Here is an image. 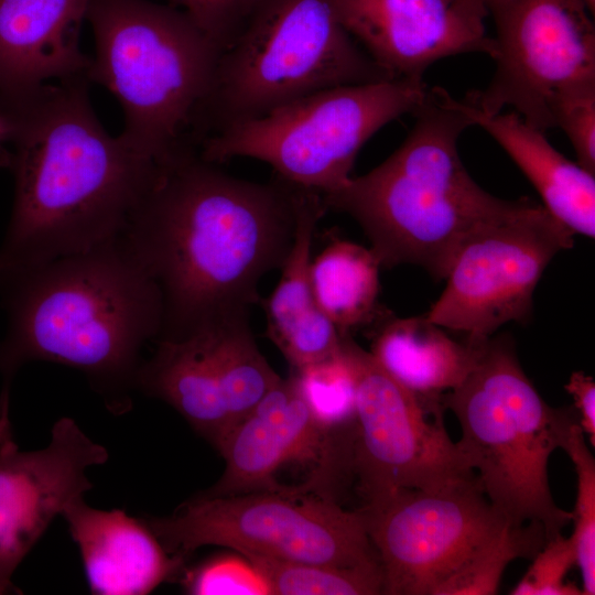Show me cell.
Listing matches in <instances>:
<instances>
[{
    "instance_id": "cell-25",
    "label": "cell",
    "mask_w": 595,
    "mask_h": 595,
    "mask_svg": "<svg viewBox=\"0 0 595 595\" xmlns=\"http://www.w3.org/2000/svg\"><path fill=\"white\" fill-rule=\"evenodd\" d=\"M545 541L540 523L515 526L508 522L447 577L433 595L497 594L506 567L516 559H532Z\"/></svg>"
},
{
    "instance_id": "cell-7",
    "label": "cell",
    "mask_w": 595,
    "mask_h": 595,
    "mask_svg": "<svg viewBox=\"0 0 595 595\" xmlns=\"http://www.w3.org/2000/svg\"><path fill=\"white\" fill-rule=\"evenodd\" d=\"M389 79L340 24L333 0H259L219 55L199 145L315 91Z\"/></svg>"
},
{
    "instance_id": "cell-31",
    "label": "cell",
    "mask_w": 595,
    "mask_h": 595,
    "mask_svg": "<svg viewBox=\"0 0 595 595\" xmlns=\"http://www.w3.org/2000/svg\"><path fill=\"white\" fill-rule=\"evenodd\" d=\"M259 0H170L223 51L237 36Z\"/></svg>"
},
{
    "instance_id": "cell-26",
    "label": "cell",
    "mask_w": 595,
    "mask_h": 595,
    "mask_svg": "<svg viewBox=\"0 0 595 595\" xmlns=\"http://www.w3.org/2000/svg\"><path fill=\"white\" fill-rule=\"evenodd\" d=\"M292 376L316 424L325 432L354 430L356 374L342 343L340 351L293 369Z\"/></svg>"
},
{
    "instance_id": "cell-1",
    "label": "cell",
    "mask_w": 595,
    "mask_h": 595,
    "mask_svg": "<svg viewBox=\"0 0 595 595\" xmlns=\"http://www.w3.org/2000/svg\"><path fill=\"white\" fill-rule=\"evenodd\" d=\"M305 190L277 175L267 183L235 177L196 148L160 161L120 237L159 288L155 340L250 314L260 281L291 249Z\"/></svg>"
},
{
    "instance_id": "cell-2",
    "label": "cell",
    "mask_w": 595,
    "mask_h": 595,
    "mask_svg": "<svg viewBox=\"0 0 595 595\" xmlns=\"http://www.w3.org/2000/svg\"><path fill=\"white\" fill-rule=\"evenodd\" d=\"M89 83L51 82L4 100L14 199L0 281L119 239L153 183L160 161L106 131Z\"/></svg>"
},
{
    "instance_id": "cell-19",
    "label": "cell",
    "mask_w": 595,
    "mask_h": 595,
    "mask_svg": "<svg viewBox=\"0 0 595 595\" xmlns=\"http://www.w3.org/2000/svg\"><path fill=\"white\" fill-rule=\"evenodd\" d=\"M62 516L77 544L93 594L145 595L171 578L184 560L169 553L144 519L121 509L71 501Z\"/></svg>"
},
{
    "instance_id": "cell-24",
    "label": "cell",
    "mask_w": 595,
    "mask_h": 595,
    "mask_svg": "<svg viewBox=\"0 0 595 595\" xmlns=\"http://www.w3.org/2000/svg\"><path fill=\"white\" fill-rule=\"evenodd\" d=\"M240 554L264 576L272 595H375L383 591L380 564L342 567Z\"/></svg>"
},
{
    "instance_id": "cell-35",
    "label": "cell",
    "mask_w": 595,
    "mask_h": 595,
    "mask_svg": "<svg viewBox=\"0 0 595 595\" xmlns=\"http://www.w3.org/2000/svg\"><path fill=\"white\" fill-rule=\"evenodd\" d=\"M591 12V14H594L595 12V0H583Z\"/></svg>"
},
{
    "instance_id": "cell-34",
    "label": "cell",
    "mask_w": 595,
    "mask_h": 595,
    "mask_svg": "<svg viewBox=\"0 0 595 595\" xmlns=\"http://www.w3.org/2000/svg\"><path fill=\"white\" fill-rule=\"evenodd\" d=\"M470 15L483 20L488 15V6L491 0H455Z\"/></svg>"
},
{
    "instance_id": "cell-4",
    "label": "cell",
    "mask_w": 595,
    "mask_h": 595,
    "mask_svg": "<svg viewBox=\"0 0 595 595\" xmlns=\"http://www.w3.org/2000/svg\"><path fill=\"white\" fill-rule=\"evenodd\" d=\"M412 115V129L389 158L322 197L326 210L359 224L381 268L410 263L444 280L469 231L520 199L491 195L465 169L457 144L473 122L459 100L429 87Z\"/></svg>"
},
{
    "instance_id": "cell-12",
    "label": "cell",
    "mask_w": 595,
    "mask_h": 595,
    "mask_svg": "<svg viewBox=\"0 0 595 595\" xmlns=\"http://www.w3.org/2000/svg\"><path fill=\"white\" fill-rule=\"evenodd\" d=\"M356 374L353 476L365 502L399 489H439L474 476L444 426L443 403L394 380L351 335L342 336Z\"/></svg>"
},
{
    "instance_id": "cell-17",
    "label": "cell",
    "mask_w": 595,
    "mask_h": 595,
    "mask_svg": "<svg viewBox=\"0 0 595 595\" xmlns=\"http://www.w3.org/2000/svg\"><path fill=\"white\" fill-rule=\"evenodd\" d=\"M337 18L368 56L393 78L423 79L435 62L495 53L484 21L455 0H333Z\"/></svg>"
},
{
    "instance_id": "cell-33",
    "label": "cell",
    "mask_w": 595,
    "mask_h": 595,
    "mask_svg": "<svg viewBox=\"0 0 595 595\" xmlns=\"http://www.w3.org/2000/svg\"><path fill=\"white\" fill-rule=\"evenodd\" d=\"M9 127L8 122L0 111V167H9L11 152L9 149Z\"/></svg>"
},
{
    "instance_id": "cell-18",
    "label": "cell",
    "mask_w": 595,
    "mask_h": 595,
    "mask_svg": "<svg viewBox=\"0 0 595 595\" xmlns=\"http://www.w3.org/2000/svg\"><path fill=\"white\" fill-rule=\"evenodd\" d=\"M91 0H0V94L3 100L40 86L87 76L91 58L79 30Z\"/></svg>"
},
{
    "instance_id": "cell-6",
    "label": "cell",
    "mask_w": 595,
    "mask_h": 595,
    "mask_svg": "<svg viewBox=\"0 0 595 595\" xmlns=\"http://www.w3.org/2000/svg\"><path fill=\"white\" fill-rule=\"evenodd\" d=\"M457 419V443L489 502L511 524L537 522L547 539L572 521L551 494L549 461L577 422L570 408L549 405L524 374L511 338L485 339L478 360L442 397Z\"/></svg>"
},
{
    "instance_id": "cell-10",
    "label": "cell",
    "mask_w": 595,
    "mask_h": 595,
    "mask_svg": "<svg viewBox=\"0 0 595 595\" xmlns=\"http://www.w3.org/2000/svg\"><path fill=\"white\" fill-rule=\"evenodd\" d=\"M574 235L541 204L520 198L465 237L425 317L474 339L509 322L528 323L542 273L556 253L573 247Z\"/></svg>"
},
{
    "instance_id": "cell-21",
    "label": "cell",
    "mask_w": 595,
    "mask_h": 595,
    "mask_svg": "<svg viewBox=\"0 0 595 595\" xmlns=\"http://www.w3.org/2000/svg\"><path fill=\"white\" fill-rule=\"evenodd\" d=\"M459 102L473 126L496 140L531 182L542 206L574 234L594 238V174L566 159L517 112L487 115L465 99Z\"/></svg>"
},
{
    "instance_id": "cell-22",
    "label": "cell",
    "mask_w": 595,
    "mask_h": 595,
    "mask_svg": "<svg viewBox=\"0 0 595 595\" xmlns=\"http://www.w3.org/2000/svg\"><path fill=\"white\" fill-rule=\"evenodd\" d=\"M485 339L457 342L425 315L394 317L378 328L370 354L420 399L442 403V397L470 374Z\"/></svg>"
},
{
    "instance_id": "cell-32",
    "label": "cell",
    "mask_w": 595,
    "mask_h": 595,
    "mask_svg": "<svg viewBox=\"0 0 595 595\" xmlns=\"http://www.w3.org/2000/svg\"><path fill=\"white\" fill-rule=\"evenodd\" d=\"M574 401L577 424L592 447L595 446V382L584 371H574L564 386Z\"/></svg>"
},
{
    "instance_id": "cell-13",
    "label": "cell",
    "mask_w": 595,
    "mask_h": 595,
    "mask_svg": "<svg viewBox=\"0 0 595 595\" xmlns=\"http://www.w3.org/2000/svg\"><path fill=\"white\" fill-rule=\"evenodd\" d=\"M358 510L388 595H433L508 523L475 476L439 489H399Z\"/></svg>"
},
{
    "instance_id": "cell-16",
    "label": "cell",
    "mask_w": 595,
    "mask_h": 595,
    "mask_svg": "<svg viewBox=\"0 0 595 595\" xmlns=\"http://www.w3.org/2000/svg\"><path fill=\"white\" fill-rule=\"evenodd\" d=\"M314 421L294 377L281 378L215 446L225 461L218 482L202 496H230L281 488L278 469L288 463L326 464L348 472L353 437L335 442Z\"/></svg>"
},
{
    "instance_id": "cell-15",
    "label": "cell",
    "mask_w": 595,
    "mask_h": 595,
    "mask_svg": "<svg viewBox=\"0 0 595 595\" xmlns=\"http://www.w3.org/2000/svg\"><path fill=\"white\" fill-rule=\"evenodd\" d=\"M10 389L0 396V595L18 591L17 567L73 500L93 484L86 470L108 461V452L69 418L52 429L50 444L20 451L9 419Z\"/></svg>"
},
{
    "instance_id": "cell-30",
    "label": "cell",
    "mask_w": 595,
    "mask_h": 595,
    "mask_svg": "<svg viewBox=\"0 0 595 595\" xmlns=\"http://www.w3.org/2000/svg\"><path fill=\"white\" fill-rule=\"evenodd\" d=\"M553 123L571 141L577 163L595 174V85L560 98L553 109Z\"/></svg>"
},
{
    "instance_id": "cell-28",
    "label": "cell",
    "mask_w": 595,
    "mask_h": 595,
    "mask_svg": "<svg viewBox=\"0 0 595 595\" xmlns=\"http://www.w3.org/2000/svg\"><path fill=\"white\" fill-rule=\"evenodd\" d=\"M184 588L193 595H270L259 570L244 555L219 554L185 574Z\"/></svg>"
},
{
    "instance_id": "cell-23",
    "label": "cell",
    "mask_w": 595,
    "mask_h": 595,
    "mask_svg": "<svg viewBox=\"0 0 595 595\" xmlns=\"http://www.w3.org/2000/svg\"><path fill=\"white\" fill-rule=\"evenodd\" d=\"M380 263L371 248L336 240L310 263L314 299L340 336L369 325L380 315Z\"/></svg>"
},
{
    "instance_id": "cell-14",
    "label": "cell",
    "mask_w": 595,
    "mask_h": 595,
    "mask_svg": "<svg viewBox=\"0 0 595 595\" xmlns=\"http://www.w3.org/2000/svg\"><path fill=\"white\" fill-rule=\"evenodd\" d=\"M250 314L224 318L180 339H160L136 389L173 407L214 446L281 379L260 353Z\"/></svg>"
},
{
    "instance_id": "cell-8",
    "label": "cell",
    "mask_w": 595,
    "mask_h": 595,
    "mask_svg": "<svg viewBox=\"0 0 595 595\" xmlns=\"http://www.w3.org/2000/svg\"><path fill=\"white\" fill-rule=\"evenodd\" d=\"M428 88L423 79L394 78L322 89L230 125L198 151L216 164L234 158L266 162L284 181L326 195L350 180L363 145L387 123L412 113Z\"/></svg>"
},
{
    "instance_id": "cell-11",
    "label": "cell",
    "mask_w": 595,
    "mask_h": 595,
    "mask_svg": "<svg viewBox=\"0 0 595 595\" xmlns=\"http://www.w3.org/2000/svg\"><path fill=\"white\" fill-rule=\"evenodd\" d=\"M583 0H491L495 71L464 97L487 115L511 107L529 126L554 128L563 96L595 85V28Z\"/></svg>"
},
{
    "instance_id": "cell-20",
    "label": "cell",
    "mask_w": 595,
    "mask_h": 595,
    "mask_svg": "<svg viewBox=\"0 0 595 595\" xmlns=\"http://www.w3.org/2000/svg\"><path fill=\"white\" fill-rule=\"evenodd\" d=\"M326 212L322 195L305 190L280 280L260 302L267 317L266 334L293 369L328 358L342 348V336L318 307L310 281L315 231Z\"/></svg>"
},
{
    "instance_id": "cell-27",
    "label": "cell",
    "mask_w": 595,
    "mask_h": 595,
    "mask_svg": "<svg viewBox=\"0 0 595 595\" xmlns=\"http://www.w3.org/2000/svg\"><path fill=\"white\" fill-rule=\"evenodd\" d=\"M577 422L566 435L562 450L569 455L576 474V498L570 537L582 578L583 595L595 594V458Z\"/></svg>"
},
{
    "instance_id": "cell-5",
    "label": "cell",
    "mask_w": 595,
    "mask_h": 595,
    "mask_svg": "<svg viewBox=\"0 0 595 595\" xmlns=\"http://www.w3.org/2000/svg\"><path fill=\"white\" fill-rule=\"evenodd\" d=\"M90 82L125 116L121 137L155 161L198 149L197 128L221 50L182 10L149 0H91Z\"/></svg>"
},
{
    "instance_id": "cell-9",
    "label": "cell",
    "mask_w": 595,
    "mask_h": 595,
    "mask_svg": "<svg viewBox=\"0 0 595 595\" xmlns=\"http://www.w3.org/2000/svg\"><path fill=\"white\" fill-rule=\"evenodd\" d=\"M166 551L185 559L205 545L342 567L380 564L359 510L282 486L230 496L197 495L172 515L144 519Z\"/></svg>"
},
{
    "instance_id": "cell-3",
    "label": "cell",
    "mask_w": 595,
    "mask_h": 595,
    "mask_svg": "<svg viewBox=\"0 0 595 595\" xmlns=\"http://www.w3.org/2000/svg\"><path fill=\"white\" fill-rule=\"evenodd\" d=\"M0 295L3 387L26 363L51 361L80 370L111 411L130 407L141 350L161 331L162 300L120 238L8 277Z\"/></svg>"
},
{
    "instance_id": "cell-29",
    "label": "cell",
    "mask_w": 595,
    "mask_h": 595,
    "mask_svg": "<svg viewBox=\"0 0 595 595\" xmlns=\"http://www.w3.org/2000/svg\"><path fill=\"white\" fill-rule=\"evenodd\" d=\"M576 556L570 537L558 533L532 558L526 574L512 588V595H583L582 588L566 581Z\"/></svg>"
}]
</instances>
